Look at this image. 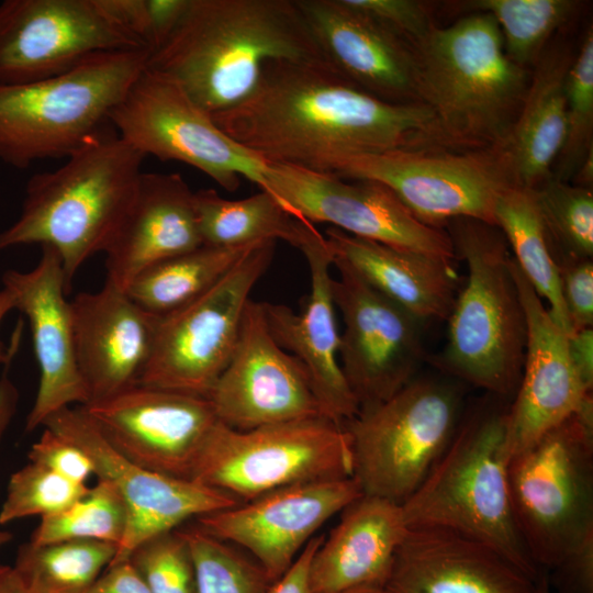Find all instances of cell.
Instances as JSON below:
<instances>
[{
    "label": "cell",
    "instance_id": "6da1fadb",
    "mask_svg": "<svg viewBox=\"0 0 593 593\" xmlns=\"http://www.w3.org/2000/svg\"><path fill=\"white\" fill-rule=\"evenodd\" d=\"M211 116L224 134L266 164L321 172L356 155L450 149L428 107L379 100L325 60H269L244 101Z\"/></svg>",
    "mask_w": 593,
    "mask_h": 593
},
{
    "label": "cell",
    "instance_id": "7a4b0ae2",
    "mask_svg": "<svg viewBox=\"0 0 593 593\" xmlns=\"http://www.w3.org/2000/svg\"><path fill=\"white\" fill-rule=\"evenodd\" d=\"M275 59L325 60L296 0H190L147 67L212 115L244 101Z\"/></svg>",
    "mask_w": 593,
    "mask_h": 593
},
{
    "label": "cell",
    "instance_id": "3957f363",
    "mask_svg": "<svg viewBox=\"0 0 593 593\" xmlns=\"http://www.w3.org/2000/svg\"><path fill=\"white\" fill-rule=\"evenodd\" d=\"M145 156L103 126L57 169L30 178L18 220L0 232V250L40 244L56 250L70 289L78 269L105 251L136 192Z\"/></svg>",
    "mask_w": 593,
    "mask_h": 593
},
{
    "label": "cell",
    "instance_id": "277c9868",
    "mask_svg": "<svg viewBox=\"0 0 593 593\" xmlns=\"http://www.w3.org/2000/svg\"><path fill=\"white\" fill-rule=\"evenodd\" d=\"M418 102L430 109L447 146L481 149L505 143L532 70L506 55L501 30L473 12L434 26L414 45Z\"/></svg>",
    "mask_w": 593,
    "mask_h": 593
},
{
    "label": "cell",
    "instance_id": "5b68a950",
    "mask_svg": "<svg viewBox=\"0 0 593 593\" xmlns=\"http://www.w3.org/2000/svg\"><path fill=\"white\" fill-rule=\"evenodd\" d=\"M446 226L468 276L447 318V343L438 365L495 396L515 394L527 325L511 272L508 244L497 226L478 220L455 219Z\"/></svg>",
    "mask_w": 593,
    "mask_h": 593
},
{
    "label": "cell",
    "instance_id": "8992f818",
    "mask_svg": "<svg viewBox=\"0 0 593 593\" xmlns=\"http://www.w3.org/2000/svg\"><path fill=\"white\" fill-rule=\"evenodd\" d=\"M505 429L506 410L488 406L473 412L401 505L407 527H440L473 538L538 580L544 571L532 559L512 510Z\"/></svg>",
    "mask_w": 593,
    "mask_h": 593
},
{
    "label": "cell",
    "instance_id": "52a82bcc",
    "mask_svg": "<svg viewBox=\"0 0 593 593\" xmlns=\"http://www.w3.org/2000/svg\"><path fill=\"white\" fill-rule=\"evenodd\" d=\"M149 52L96 54L47 79L0 85V161L23 169L45 158L69 156L109 121Z\"/></svg>",
    "mask_w": 593,
    "mask_h": 593
},
{
    "label": "cell",
    "instance_id": "ba28073f",
    "mask_svg": "<svg viewBox=\"0 0 593 593\" xmlns=\"http://www.w3.org/2000/svg\"><path fill=\"white\" fill-rule=\"evenodd\" d=\"M519 535L548 572L593 537V398L508 461Z\"/></svg>",
    "mask_w": 593,
    "mask_h": 593
},
{
    "label": "cell",
    "instance_id": "9c48e42d",
    "mask_svg": "<svg viewBox=\"0 0 593 593\" xmlns=\"http://www.w3.org/2000/svg\"><path fill=\"white\" fill-rule=\"evenodd\" d=\"M460 412L458 388L428 377L414 378L388 400L360 410L344 428L362 494L403 504L449 446Z\"/></svg>",
    "mask_w": 593,
    "mask_h": 593
},
{
    "label": "cell",
    "instance_id": "30bf717a",
    "mask_svg": "<svg viewBox=\"0 0 593 593\" xmlns=\"http://www.w3.org/2000/svg\"><path fill=\"white\" fill-rule=\"evenodd\" d=\"M347 477H353L349 436L344 426L317 416L248 430L219 422L191 480L244 503L287 485Z\"/></svg>",
    "mask_w": 593,
    "mask_h": 593
},
{
    "label": "cell",
    "instance_id": "8fae6325",
    "mask_svg": "<svg viewBox=\"0 0 593 593\" xmlns=\"http://www.w3.org/2000/svg\"><path fill=\"white\" fill-rule=\"evenodd\" d=\"M331 174L385 186L416 219L438 228L460 217L495 225L497 199L515 184L504 144L356 155L337 160Z\"/></svg>",
    "mask_w": 593,
    "mask_h": 593
},
{
    "label": "cell",
    "instance_id": "7c38bea8",
    "mask_svg": "<svg viewBox=\"0 0 593 593\" xmlns=\"http://www.w3.org/2000/svg\"><path fill=\"white\" fill-rule=\"evenodd\" d=\"M275 247L276 240L260 243L204 294L159 316L138 384L209 396L233 356L249 294Z\"/></svg>",
    "mask_w": 593,
    "mask_h": 593
},
{
    "label": "cell",
    "instance_id": "4fadbf2b",
    "mask_svg": "<svg viewBox=\"0 0 593 593\" xmlns=\"http://www.w3.org/2000/svg\"><path fill=\"white\" fill-rule=\"evenodd\" d=\"M109 122L145 157L190 165L231 192L242 177L267 192L268 165L224 134L174 79L147 66Z\"/></svg>",
    "mask_w": 593,
    "mask_h": 593
},
{
    "label": "cell",
    "instance_id": "5bb4252c",
    "mask_svg": "<svg viewBox=\"0 0 593 593\" xmlns=\"http://www.w3.org/2000/svg\"><path fill=\"white\" fill-rule=\"evenodd\" d=\"M267 192L295 219L444 259L456 258L448 232L416 219L385 186L303 167L267 164Z\"/></svg>",
    "mask_w": 593,
    "mask_h": 593
},
{
    "label": "cell",
    "instance_id": "9a60e30c",
    "mask_svg": "<svg viewBox=\"0 0 593 593\" xmlns=\"http://www.w3.org/2000/svg\"><path fill=\"white\" fill-rule=\"evenodd\" d=\"M123 49L148 51L99 0L0 2V85L59 76L96 54Z\"/></svg>",
    "mask_w": 593,
    "mask_h": 593
},
{
    "label": "cell",
    "instance_id": "2e32d148",
    "mask_svg": "<svg viewBox=\"0 0 593 593\" xmlns=\"http://www.w3.org/2000/svg\"><path fill=\"white\" fill-rule=\"evenodd\" d=\"M335 307L342 313L339 362L359 404L374 406L415 378L424 358V322L366 282L346 261L333 257Z\"/></svg>",
    "mask_w": 593,
    "mask_h": 593
},
{
    "label": "cell",
    "instance_id": "e0dca14e",
    "mask_svg": "<svg viewBox=\"0 0 593 593\" xmlns=\"http://www.w3.org/2000/svg\"><path fill=\"white\" fill-rule=\"evenodd\" d=\"M42 426L82 449L92 461L94 475L112 484L122 497L127 526L111 563L127 560L150 537L240 503L221 490L160 474L128 460L104 438L82 405L55 412Z\"/></svg>",
    "mask_w": 593,
    "mask_h": 593
},
{
    "label": "cell",
    "instance_id": "ac0fdd59",
    "mask_svg": "<svg viewBox=\"0 0 593 593\" xmlns=\"http://www.w3.org/2000/svg\"><path fill=\"white\" fill-rule=\"evenodd\" d=\"M82 407L125 458L183 480H191L200 452L219 423L208 398L142 384Z\"/></svg>",
    "mask_w": 593,
    "mask_h": 593
},
{
    "label": "cell",
    "instance_id": "d6986e66",
    "mask_svg": "<svg viewBox=\"0 0 593 593\" xmlns=\"http://www.w3.org/2000/svg\"><path fill=\"white\" fill-rule=\"evenodd\" d=\"M208 399L219 422L237 430L326 417L305 367L278 345L262 302L250 299L233 356Z\"/></svg>",
    "mask_w": 593,
    "mask_h": 593
},
{
    "label": "cell",
    "instance_id": "ffe728a7",
    "mask_svg": "<svg viewBox=\"0 0 593 593\" xmlns=\"http://www.w3.org/2000/svg\"><path fill=\"white\" fill-rule=\"evenodd\" d=\"M361 494L353 477L306 481L199 516L194 523L206 534L246 550L273 582L315 532Z\"/></svg>",
    "mask_w": 593,
    "mask_h": 593
},
{
    "label": "cell",
    "instance_id": "44dd1931",
    "mask_svg": "<svg viewBox=\"0 0 593 593\" xmlns=\"http://www.w3.org/2000/svg\"><path fill=\"white\" fill-rule=\"evenodd\" d=\"M511 272L523 304L527 342L515 399L506 410L505 445L510 458L535 443L592 399L571 362L568 336L513 256Z\"/></svg>",
    "mask_w": 593,
    "mask_h": 593
},
{
    "label": "cell",
    "instance_id": "7402d4cb",
    "mask_svg": "<svg viewBox=\"0 0 593 593\" xmlns=\"http://www.w3.org/2000/svg\"><path fill=\"white\" fill-rule=\"evenodd\" d=\"M326 63L388 103L418 102L414 45L347 0H296Z\"/></svg>",
    "mask_w": 593,
    "mask_h": 593
},
{
    "label": "cell",
    "instance_id": "603a6c76",
    "mask_svg": "<svg viewBox=\"0 0 593 593\" xmlns=\"http://www.w3.org/2000/svg\"><path fill=\"white\" fill-rule=\"evenodd\" d=\"M2 282L13 296L14 309L29 320L40 369L36 398L25 425L26 432H32L55 412L74 403H89L77 362L60 257L52 247L42 246V256L34 269L8 270Z\"/></svg>",
    "mask_w": 593,
    "mask_h": 593
},
{
    "label": "cell",
    "instance_id": "cb8c5ba5",
    "mask_svg": "<svg viewBox=\"0 0 593 593\" xmlns=\"http://www.w3.org/2000/svg\"><path fill=\"white\" fill-rule=\"evenodd\" d=\"M298 249L306 258L311 276L306 303L296 314L287 305L262 302L267 325L278 345L305 367L326 417L344 426L359 413V404L339 362L340 334L329 273L333 255L316 227Z\"/></svg>",
    "mask_w": 593,
    "mask_h": 593
},
{
    "label": "cell",
    "instance_id": "d4e9b609",
    "mask_svg": "<svg viewBox=\"0 0 593 593\" xmlns=\"http://www.w3.org/2000/svg\"><path fill=\"white\" fill-rule=\"evenodd\" d=\"M69 303L77 362L89 403L138 384L159 315L145 311L109 282L97 292L77 294Z\"/></svg>",
    "mask_w": 593,
    "mask_h": 593
},
{
    "label": "cell",
    "instance_id": "484cf974",
    "mask_svg": "<svg viewBox=\"0 0 593 593\" xmlns=\"http://www.w3.org/2000/svg\"><path fill=\"white\" fill-rule=\"evenodd\" d=\"M533 580L492 547L457 532L409 527L395 553L390 593H535Z\"/></svg>",
    "mask_w": 593,
    "mask_h": 593
},
{
    "label": "cell",
    "instance_id": "4316f807",
    "mask_svg": "<svg viewBox=\"0 0 593 593\" xmlns=\"http://www.w3.org/2000/svg\"><path fill=\"white\" fill-rule=\"evenodd\" d=\"M193 193L179 174L142 172L132 203L104 251L105 282L125 291L153 265L203 245Z\"/></svg>",
    "mask_w": 593,
    "mask_h": 593
},
{
    "label": "cell",
    "instance_id": "83f0119b",
    "mask_svg": "<svg viewBox=\"0 0 593 593\" xmlns=\"http://www.w3.org/2000/svg\"><path fill=\"white\" fill-rule=\"evenodd\" d=\"M310 566L312 593L385 588L398 548L409 529L402 505L361 494L342 512Z\"/></svg>",
    "mask_w": 593,
    "mask_h": 593
},
{
    "label": "cell",
    "instance_id": "f1b7e54d",
    "mask_svg": "<svg viewBox=\"0 0 593 593\" xmlns=\"http://www.w3.org/2000/svg\"><path fill=\"white\" fill-rule=\"evenodd\" d=\"M324 236L333 257L346 261L372 288L422 322L448 318L458 287L452 260L356 237L332 226Z\"/></svg>",
    "mask_w": 593,
    "mask_h": 593
},
{
    "label": "cell",
    "instance_id": "f546056e",
    "mask_svg": "<svg viewBox=\"0 0 593 593\" xmlns=\"http://www.w3.org/2000/svg\"><path fill=\"white\" fill-rule=\"evenodd\" d=\"M575 53L564 42L535 63L518 115L504 143L516 186L534 189L551 175L566 131V80Z\"/></svg>",
    "mask_w": 593,
    "mask_h": 593
},
{
    "label": "cell",
    "instance_id": "4dcf8cb0",
    "mask_svg": "<svg viewBox=\"0 0 593 593\" xmlns=\"http://www.w3.org/2000/svg\"><path fill=\"white\" fill-rule=\"evenodd\" d=\"M193 205L202 244L212 247L283 239L298 248L314 225L293 217L266 191L228 200L213 189H201L193 193Z\"/></svg>",
    "mask_w": 593,
    "mask_h": 593
},
{
    "label": "cell",
    "instance_id": "1f68e13d",
    "mask_svg": "<svg viewBox=\"0 0 593 593\" xmlns=\"http://www.w3.org/2000/svg\"><path fill=\"white\" fill-rule=\"evenodd\" d=\"M495 225L503 233L522 273L548 303L553 322L567 336L571 335L558 265L533 189L514 184L504 190L495 205Z\"/></svg>",
    "mask_w": 593,
    "mask_h": 593
},
{
    "label": "cell",
    "instance_id": "d6a6232c",
    "mask_svg": "<svg viewBox=\"0 0 593 593\" xmlns=\"http://www.w3.org/2000/svg\"><path fill=\"white\" fill-rule=\"evenodd\" d=\"M260 243L238 247L202 245L147 268L125 292L145 311L166 315L204 294Z\"/></svg>",
    "mask_w": 593,
    "mask_h": 593
},
{
    "label": "cell",
    "instance_id": "836d02e7",
    "mask_svg": "<svg viewBox=\"0 0 593 593\" xmlns=\"http://www.w3.org/2000/svg\"><path fill=\"white\" fill-rule=\"evenodd\" d=\"M118 545L74 539L20 546L13 569L27 593H86L111 564Z\"/></svg>",
    "mask_w": 593,
    "mask_h": 593
},
{
    "label": "cell",
    "instance_id": "e575fe53",
    "mask_svg": "<svg viewBox=\"0 0 593 593\" xmlns=\"http://www.w3.org/2000/svg\"><path fill=\"white\" fill-rule=\"evenodd\" d=\"M468 13L483 12L496 21L506 55L529 68L535 65L547 43L575 13L579 2L572 0H471L458 4Z\"/></svg>",
    "mask_w": 593,
    "mask_h": 593
},
{
    "label": "cell",
    "instance_id": "d590c367",
    "mask_svg": "<svg viewBox=\"0 0 593 593\" xmlns=\"http://www.w3.org/2000/svg\"><path fill=\"white\" fill-rule=\"evenodd\" d=\"M127 526L125 504L109 482L98 479L66 508L42 517L29 542L46 545L87 539L121 545Z\"/></svg>",
    "mask_w": 593,
    "mask_h": 593
},
{
    "label": "cell",
    "instance_id": "8d00e7d4",
    "mask_svg": "<svg viewBox=\"0 0 593 593\" xmlns=\"http://www.w3.org/2000/svg\"><path fill=\"white\" fill-rule=\"evenodd\" d=\"M556 262L592 259L593 192L552 175L533 189Z\"/></svg>",
    "mask_w": 593,
    "mask_h": 593
},
{
    "label": "cell",
    "instance_id": "74e56055",
    "mask_svg": "<svg viewBox=\"0 0 593 593\" xmlns=\"http://www.w3.org/2000/svg\"><path fill=\"white\" fill-rule=\"evenodd\" d=\"M195 570V593H262L270 580L262 568L233 545L203 532L194 522L179 527Z\"/></svg>",
    "mask_w": 593,
    "mask_h": 593
},
{
    "label": "cell",
    "instance_id": "f35d334b",
    "mask_svg": "<svg viewBox=\"0 0 593 593\" xmlns=\"http://www.w3.org/2000/svg\"><path fill=\"white\" fill-rule=\"evenodd\" d=\"M593 150V31L586 30L566 80V131L551 175L569 182Z\"/></svg>",
    "mask_w": 593,
    "mask_h": 593
},
{
    "label": "cell",
    "instance_id": "ab89813d",
    "mask_svg": "<svg viewBox=\"0 0 593 593\" xmlns=\"http://www.w3.org/2000/svg\"><path fill=\"white\" fill-rule=\"evenodd\" d=\"M88 488L29 461L10 477L0 510V524L29 516L42 518L60 512L83 495Z\"/></svg>",
    "mask_w": 593,
    "mask_h": 593
},
{
    "label": "cell",
    "instance_id": "60d3db41",
    "mask_svg": "<svg viewBox=\"0 0 593 593\" xmlns=\"http://www.w3.org/2000/svg\"><path fill=\"white\" fill-rule=\"evenodd\" d=\"M127 560L150 593H195L194 563L179 527L143 541Z\"/></svg>",
    "mask_w": 593,
    "mask_h": 593
},
{
    "label": "cell",
    "instance_id": "b9f144b4",
    "mask_svg": "<svg viewBox=\"0 0 593 593\" xmlns=\"http://www.w3.org/2000/svg\"><path fill=\"white\" fill-rule=\"evenodd\" d=\"M29 461L41 465L79 484L94 475L92 461L77 445L44 427L37 441L27 454Z\"/></svg>",
    "mask_w": 593,
    "mask_h": 593
},
{
    "label": "cell",
    "instance_id": "7bdbcfd3",
    "mask_svg": "<svg viewBox=\"0 0 593 593\" xmlns=\"http://www.w3.org/2000/svg\"><path fill=\"white\" fill-rule=\"evenodd\" d=\"M415 45L435 26L427 7L415 0H347Z\"/></svg>",
    "mask_w": 593,
    "mask_h": 593
},
{
    "label": "cell",
    "instance_id": "ee69618b",
    "mask_svg": "<svg viewBox=\"0 0 593 593\" xmlns=\"http://www.w3.org/2000/svg\"><path fill=\"white\" fill-rule=\"evenodd\" d=\"M561 292L572 334L592 328L593 262L592 259L557 262Z\"/></svg>",
    "mask_w": 593,
    "mask_h": 593
},
{
    "label": "cell",
    "instance_id": "f6af8a7d",
    "mask_svg": "<svg viewBox=\"0 0 593 593\" xmlns=\"http://www.w3.org/2000/svg\"><path fill=\"white\" fill-rule=\"evenodd\" d=\"M549 571L548 582L556 593H593V537Z\"/></svg>",
    "mask_w": 593,
    "mask_h": 593
},
{
    "label": "cell",
    "instance_id": "bcb514c9",
    "mask_svg": "<svg viewBox=\"0 0 593 593\" xmlns=\"http://www.w3.org/2000/svg\"><path fill=\"white\" fill-rule=\"evenodd\" d=\"M190 0H146L149 53L156 52L168 40L184 15Z\"/></svg>",
    "mask_w": 593,
    "mask_h": 593
},
{
    "label": "cell",
    "instance_id": "7dc6e473",
    "mask_svg": "<svg viewBox=\"0 0 593 593\" xmlns=\"http://www.w3.org/2000/svg\"><path fill=\"white\" fill-rule=\"evenodd\" d=\"M324 536H314L302 549L289 569L262 593H312L310 585L311 560Z\"/></svg>",
    "mask_w": 593,
    "mask_h": 593
},
{
    "label": "cell",
    "instance_id": "c3c4849f",
    "mask_svg": "<svg viewBox=\"0 0 593 593\" xmlns=\"http://www.w3.org/2000/svg\"><path fill=\"white\" fill-rule=\"evenodd\" d=\"M86 593H150L145 581L128 561L111 563Z\"/></svg>",
    "mask_w": 593,
    "mask_h": 593
},
{
    "label": "cell",
    "instance_id": "681fc988",
    "mask_svg": "<svg viewBox=\"0 0 593 593\" xmlns=\"http://www.w3.org/2000/svg\"><path fill=\"white\" fill-rule=\"evenodd\" d=\"M571 362L584 387L593 388V329L586 328L568 336Z\"/></svg>",
    "mask_w": 593,
    "mask_h": 593
},
{
    "label": "cell",
    "instance_id": "f907efd6",
    "mask_svg": "<svg viewBox=\"0 0 593 593\" xmlns=\"http://www.w3.org/2000/svg\"><path fill=\"white\" fill-rule=\"evenodd\" d=\"M19 393L15 385L3 373L0 379V444L9 427L18 405ZM13 538L10 532L0 529V548Z\"/></svg>",
    "mask_w": 593,
    "mask_h": 593
},
{
    "label": "cell",
    "instance_id": "816d5d0a",
    "mask_svg": "<svg viewBox=\"0 0 593 593\" xmlns=\"http://www.w3.org/2000/svg\"><path fill=\"white\" fill-rule=\"evenodd\" d=\"M14 309V300L11 293L7 289L0 290V324L3 317L8 314L9 311ZM18 347L15 340L12 347L7 348L0 339V363L9 366L10 360L14 356V351Z\"/></svg>",
    "mask_w": 593,
    "mask_h": 593
},
{
    "label": "cell",
    "instance_id": "f5cc1de1",
    "mask_svg": "<svg viewBox=\"0 0 593 593\" xmlns=\"http://www.w3.org/2000/svg\"><path fill=\"white\" fill-rule=\"evenodd\" d=\"M0 593H27L13 567L0 563Z\"/></svg>",
    "mask_w": 593,
    "mask_h": 593
},
{
    "label": "cell",
    "instance_id": "db71d44e",
    "mask_svg": "<svg viewBox=\"0 0 593 593\" xmlns=\"http://www.w3.org/2000/svg\"><path fill=\"white\" fill-rule=\"evenodd\" d=\"M573 184L582 188L592 189L593 184V150L583 159L573 177Z\"/></svg>",
    "mask_w": 593,
    "mask_h": 593
},
{
    "label": "cell",
    "instance_id": "11a10c76",
    "mask_svg": "<svg viewBox=\"0 0 593 593\" xmlns=\"http://www.w3.org/2000/svg\"><path fill=\"white\" fill-rule=\"evenodd\" d=\"M334 593H390L385 588L361 586L347 589Z\"/></svg>",
    "mask_w": 593,
    "mask_h": 593
},
{
    "label": "cell",
    "instance_id": "9f6ffc18",
    "mask_svg": "<svg viewBox=\"0 0 593 593\" xmlns=\"http://www.w3.org/2000/svg\"><path fill=\"white\" fill-rule=\"evenodd\" d=\"M535 593H551L547 573L544 572L537 580Z\"/></svg>",
    "mask_w": 593,
    "mask_h": 593
}]
</instances>
